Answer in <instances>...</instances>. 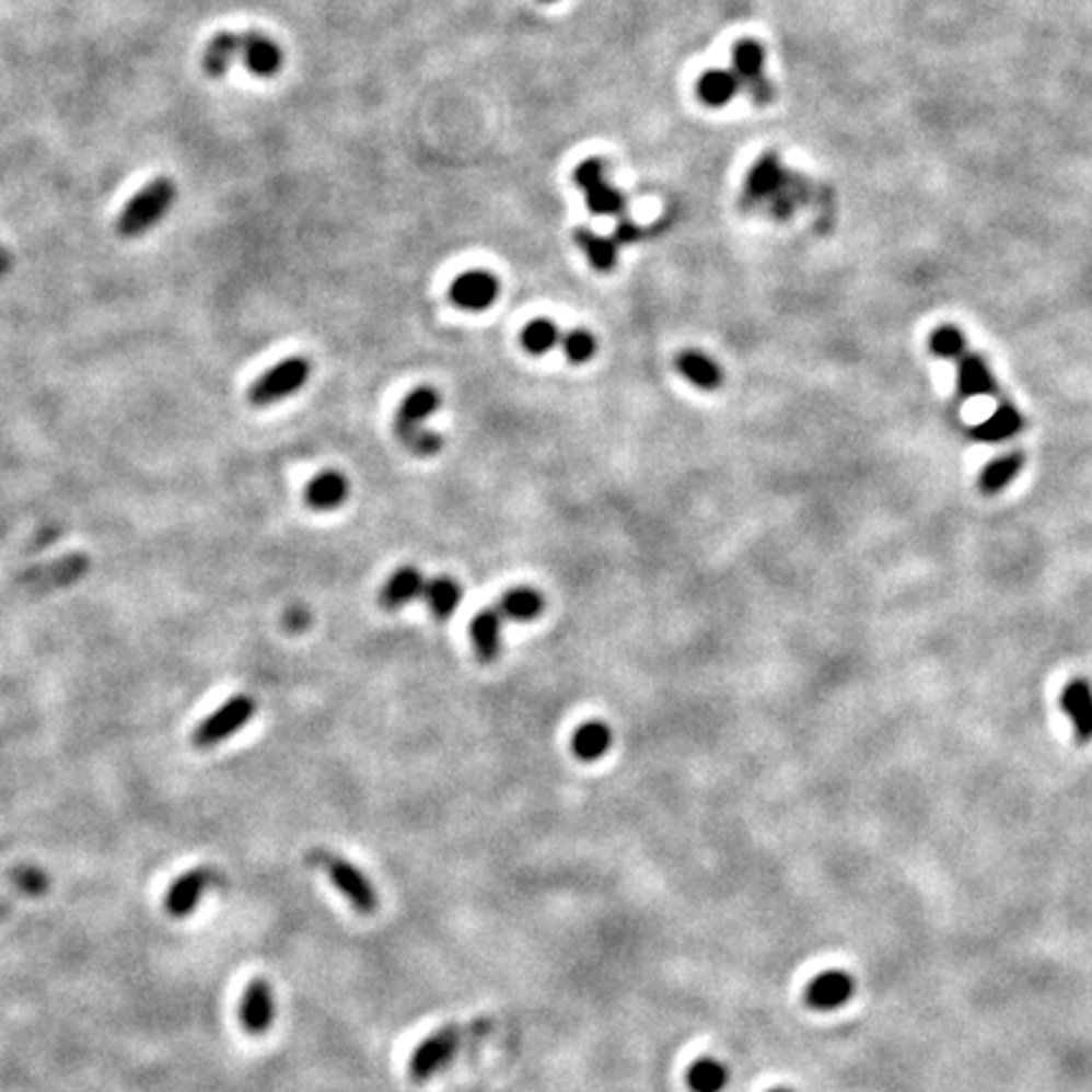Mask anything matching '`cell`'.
Here are the masks:
<instances>
[{"label": "cell", "mask_w": 1092, "mask_h": 1092, "mask_svg": "<svg viewBox=\"0 0 1092 1092\" xmlns=\"http://www.w3.org/2000/svg\"><path fill=\"white\" fill-rule=\"evenodd\" d=\"M235 61L243 63L256 77L268 79L281 71L283 51L274 38L258 34V31H243V34L223 31V34L210 38L206 51H202L200 67L210 79H220Z\"/></svg>", "instance_id": "6da1fadb"}, {"label": "cell", "mask_w": 1092, "mask_h": 1092, "mask_svg": "<svg viewBox=\"0 0 1092 1092\" xmlns=\"http://www.w3.org/2000/svg\"><path fill=\"white\" fill-rule=\"evenodd\" d=\"M491 1030H493L491 1020L440 1026L438 1032H433L428 1039H422L420 1045L415 1047V1053L410 1057V1078L415 1082L430 1080L435 1072L443 1070V1067L451 1062L463 1047H468L471 1042L486 1037Z\"/></svg>", "instance_id": "7a4b0ae2"}, {"label": "cell", "mask_w": 1092, "mask_h": 1092, "mask_svg": "<svg viewBox=\"0 0 1092 1092\" xmlns=\"http://www.w3.org/2000/svg\"><path fill=\"white\" fill-rule=\"evenodd\" d=\"M175 198H177L175 183L170 181V177H154L152 183H147L140 193H135L127 206L121 208L117 223H114V231H117L119 239L125 241L140 239V235L152 231V228L170 213Z\"/></svg>", "instance_id": "3957f363"}, {"label": "cell", "mask_w": 1092, "mask_h": 1092, "mask_svg": "<svg viewBox=\"0 0 1092 1092\" xmlns=\"http://www.w3.org/2000/svg\"><path fill=\"white\" fill-rule=\"evenodd\" d=\"M306 862L332 880V885L352 903V908L362 916H372L380 906L377 891H374L372 880L367 878L355 862H349L339 855H334L329 847H312L306 855Z\"/></svg>", "instance_id": "277c9868"}, {"label": "cell", "mask_w": 1092, "mask_h": 1092, "mask_svg": "<svg viewBox=\"0 0 1092 1092\" xmlns=\"http://www.w3.org/2000/svg\"><path fill=\"white\" fill-rule=\"evenodd\" d=\"M312 377V360L309 357L293 355L287 360L276 362L271 370H266L264 374H258L254 380V385L248 387L246 400L251 407H271L281 400H289L291 395H297L299 390H304V385Z\"/></svg>", "instance_id": "5b68a950"}, {"label": "cell", "mask_w": 1092, "mask_h": 1092, "mask_svg": "<svg viewBox=\"0 0 1092 1092\" xmlns=\"http://www.w3.org/2000/svg\"><path fill=\"white\" fill-rule=\"evenodd\" d=\"M256 708H258L256 698L246 696V693L228 698L225 704H220L213 713L206 716V719L193 729L190 744L195 748H200V752L220 746L223 741L233 739L235 733L248 727L251 719L256 716Z\"/></svg>", "instance_id": "8992f818"}, {"label": "cell", "mask_w": 1092, "mask_h": 1092, "mask_svg": "<svg viewBox=\"0 0 1092 1092\" xmlns=\"http://www.w3.org/2000/svg\"><path fill=\"white\" fill-rule=\"evenodd\" d=\"M89 572H92V557L84 551H73L67 554V557L46 561V565L28 567L26 572L15 577V586L23 592L48 594L56 590H67L71 584H79Z\"/></svg>", "instance_id": "52a82bcc"}, {"label": "cell", "mask_w": 1092, "mask_h": 1092, "mask_svg": "<svg viewBox=\"0 0 1092 1092\" xmlns=\"http://www.w3.org/2000/svg\"><path fill=\"white\" fill-rule=\"evenodd\" d=\"M574 183L584 193L586 208L592 210L594 216H625V195L607 183L605 175V162L600 158L584 160L580 167L574 170Z\"/></svg>", "instance_id": "ba28073f"}, {"label": "cell", "mask_w": 1092, "mask_h": 1092, "mask_svg": "<svg viewBox=\"0 0 1092 1092\" xmlns=\"http://www.w3.org/2000/svg\"><path fill=\"white\" fill-rule=\"evenodd\" d=\"M789 181H792V175L787 173L777 154L766 152L752 167V173L746 175L744 198L746 202H781L785 206L781 210L787 216L792 210L785 195L789 190Z\"/></svg>", "instance_id": "9c48e42d"}, {"label": "cell", "mask_w": 1092, "mask_h": 1092, "mask_svg": "<svg viewBox=\"0 0 1092 1092\" xmlns=\"http://www.w3.org/2000/svg\"><path fill=\"white\" fill-rule=\"evenodd\" d=\"M764 63H766V54L759 40L741 38L739 44L733 46V73H736L739 84L746 89V94L752 96L759 107L774 100V86L771 81L766 79Z\"/></svg>", "instance_id": "30bf717a"}, {"label": "cell", "mask_w": 1092, "mask_h": 1092, "mask_svg": "<svg viewBox=\"0 0 1092 1092\" xmlns=\"http://www.w3.org/2000/svg\"><path fill=\"white\" fill-rule=\"evenodd\" d=\"M218 880L213 868H193L190 873H185L170 885V891L165 895V913L170 918H187L193 916L198 903L202 901V895L210 891Z\"/></svg>", "instance_id": "8fae6325"}, {"label": "cell", "mask_w": 1092, "mask_h": 1092, "mask_svg": "<svg viewBox=\"0 0 1092 1092\" xmlns=\"http://www.w3.org/2000/svg\"><path fill=\"white\" fill-rule=\"evenodd\" d=\"M855 997V979L843 968H833L806 984L804 1001L806 1007L817 1009V1012H833V1009L845 1007Z\"/></svg>", "instance_id": "7c38bea8"}, {"label": "cell", "mask_w": 1092, "mask_h": 1092, "mask_svg": "<svg viewBox=\"0 0 1092 1092\" xmlns=\"http://www.w3.org/2000/svg\"><path fill=\"white\" fill-rule=\"evenodd\" d=\"M276 1017V1001H274V989L266 979H254L246 991H243L241 1007H239V1020L243 1024L251 1037H260V1034L268 1032V1026L274 1024Z\"/></svg>", "instance_id": "4fadbf2b"}, {"label": "cell", "mask_w": 1092, "mask_h": 1092, "mask_svg": "<svg viewBox=\"0 0 1092 1092\" xmlns=\"http://www.w3.org/2000/svg\"><path fill=\"white\" fill-rule=\"evenodd\" d=\"M499 279L488 271H466L451 283V301L466 312H486L499 299Z\"/></svg>", "instance_id": "5bb4252c"}, {"label": "cell", "mask_w": 1092, "mask_h": 1092, "mask_svg": "<svg viewBox=\"0 0 1092 1092\" xmlns=\"http://www.w3.org/2000/svg\"><path fill=\"white\" fill-rule=\"evenodd\" d=\"M1062 711L1072 721V731L1078 744H1090L1092 741V688L1088 681H1070L1062 690Z\"/></svg>", "instance_id": "9a60e30c"}, {"label": "cell", "mask_w": 1092, "mask_h": 1092, "mask_svg": "<svg viewBox=\"0 0 1092 1092\" xmlns=\"http://www.w3.org/2000/svg\"><path fill=\"white\" fill-rule=\"evenodd\" d=\"M438 407H440V395H438V390H433V387L422 385V387H415L413 393H407L403 397L400 407H397V415H395L397 438L413 433V430L426 428L428 418L438 410Z\"/></svg>", "instance_id": "2e32d148"}, {"label": "cell", "mask_w": 1092, "mask_h": 1092, "mask_svg": "<svg viewBox=\"0 0 1092 1092\" xmlns=\"http://www.w3.org/2000/svg\"><path fill=\"white\" fill-rule=\"evenodd\" d=\"M349 499V478L339 471H322L304 488V503L312 511H337Z\"/></svg>", "instance_id": "e0dca14e"}, {"label": "cell", "mask_w": 1092, "mask_h": 1092, "mask_svg": "<svg viewBox=\"0 0 1092 1092\" xmlns=\"http://www.w3.org/2000/svg\"><path fill=\"white\" fill-rule=\"evenodd\" d=\"M422 586H426V577H422L420 569L413 567V565H405V567L397 569V572L390 577L385 584H382L380 607L390 609V613L403 609L405 605H410L413 600L422 597Z\"/></svg>", "instance_id": "ac0fdd59"}, {"label": "cell", "mask_w": 1092, "mask_h": 1092, "mask_svg": "<svg viewBox=\"0 0 1092 1092\" xmlns=\"http://www.w3.org/2000/svg\"><path fill=\"white\" fill-rule=\"evenodd\" d=\"M675 370L681 372L683 380H688L693 387L706 390V393H713L723 385V372L719 362L713 357H708L700 349H683V352L675 357Z\"/></svg>", "instance_id": "d6986e66"}, {"label": "cell", "mask_w": 1092, "mask_h": 1092, "mask_svg": "<svg viewBox=\"0 0 1092 1092\" xmlns=\"http://www.w3.org/2000/svg\"><path fill=\"white\" fill-rule=\"evenodd\" d=\"M959 393L966 400L997 393V380L979 355L964 352L959 357Z\"/></svg>", "instance_id": "ffe728a7"}, {"label": "cell", "mask_w": 1092, "mask_h": 1092, "mask_svg": "<svg viewBox=\"0 0 1092 1092\" xmlns=\"http://www.w3.org/2000/svg\"><path fill=\"white\" fill-rule=\"evenodd\" d=\"M501 625L503 617L496 607L478 613L471 623V640H474L478 660H484V663H493L501 655Z\"/></svg>", "instance_id": "44dd1931"}, {"label": "cell", "mask_w": 1092, "mask_h": 1092, "mask_svg": "<svg viewBox=\"0 0 1092 1092\" xmlns=\"http://www.w3.org/2000/svg\"><path fill=\"white\" fill-rule=\"evenodd\" d=\"M461 597L463 586L453 577H433V580H426V586H422V602H426L428 613L440 619V623H445V619L455 615Z\"/></svg>", "instance_id": "7402d4cb"}, {"label": "cell", "mask_w": 1092, "mask_h": 1092, "mask_svg": "<svg viewBox=\"0 0 1092 1092\" xmlns=\"http://www.w3.org/2000/svg\"><path fill=\"white\" fill-rule=\"evenodd\" d=\"M496 609H499V615L503 619H513V623H532V619H536L544 613V597L534 590V586H513V590L501 594Z\"/></svg>", "instance_id": "603a6c76"}, {"label": "cell", "mask_w": 1092, "mask_h": 1092, "mask_svg": "<svg viewBox=\"0 0 1092 1092\" xmlns=\"http://www.w3.org/2000/svg\"><path fill=\"white\" fill-rule=\"evenodd\" d=\"M739 89H741V84H739L736 73L729 71V69H711V71L700 73L696 92H698V100L704 102L706 107L719 109V107H727L733 96L739 94Z\"/></svg>", "instance_id": "cb8c5ba5"}, {"label": "cell", "mask_w": 1092, "mask_h": 1092, "mask_svg": "<svg viewBox=\"0 0 1092 1092\" xmlns=\"http://www.w3.org/2000/svg\"><path fill=\"white\" fill-rule=\"evenodd\" d=\"M1024 428V418L1017 410L1014 405L1001 403L997 410L991 413V418H986L981 426H976L972 430V435L981 443H1001V440L1014 438Z\"/></svg>", "instance_id": "d4e9b609"}, {"label": "cell", "mask_w": 1092, "mask_h": 1092, "mask_svg": "<svg viewBox=\"0 0 1092 1092\" xmlns=\"http://www.w3.org/2000/svg\"><path fill=\"white\" fill-rule=\"evenodd\" d=\"M613 746V729L602 721H586L572 736V752L582 762H597Z\"/></svg>", "instance_id": "484cf974"}, {"label": "cell", "mask_w": 1092, "mask_h": 1092, "mask_svg": "<svg viewBox=\"0 0 1092 1092\" xmlns=\"http://www.w3.org/2000/svg\"><path fill=\"white\" fill-rule=\"evenodd\" d=\"M48 887V875L38 868H15L11 873V885L8 891H0V916L13 906L15 901L36 898L44 895Z\"/></svg>", "instance_id": "4316f807"}, {"label": "cell", "mask_w": 1092, "mask_h": 1092, "mask_svg": "<svg viewBox=\"0 0 1092 1092\" xmlns=\"http://www.w3.org/2000/svg\"><path fill=\"white\" fill-rule=\"evenodd\" d=\"M574 241H577V246L582 248V254L586 256V260H590V264L597 268V271L607 274L617 266L615 239H605V235H597L594 231H590V228H580V231L574 233Z\"/></svg>", "instance_id": "83f0119b"}, {"label": "cell", "mask_w": 1092, "mask_h": 1092, "mask_svg": "<svg viewBox=\"0 0 1092 1092\" xmlns=\"http://www.w3.org/2000/svg\"><path fill=\"white\" fill-rule=\"evenodd\" d=\"M729 1080L731 1074L727 1070V1065L713 1057H704L698 1059V1062H693L686 1074L690 1092H723V1088L729 1085Z\"/></svg>", "instance_id": "f1b7e54d"}, {"label": "cell", "mask_w": 1092, "mask_h": 1092, "mask_svg": "<svg viewBox=\"0 0 1092 1092\" xmlns=\"http://www.w3.org/2000/svg\"><path fill=\"white\" fill-rule=\"evenodd\" d=\"M1024 466V455L1022 453H1009L1001 455V458L991 461L989 466L984 468V474L979 478V486L986 496H994L1012 484V480L1020 476V471Z\"/></svg>", "instance_id": "f546056e"}, {"label": "cell", "mask_w": 1092, "mask_h": 1092, "mask_svg": "<svg viewBox=\"0 0 1092 1092\" xmlns=\"http://www.w3.org/2000/svg\"><path fill=\"white\" fill-rule=\"evenodd\" d=\"M559 341L561 334L557 329V324L551 320H544V316L532 320L524 327V332H521V347H524L532 357H542L546 352H551Z\"/></svg>", "instance_id": "4dcf8cb0"}, {"label": "cell", "mask_w": 1092, "mask_h": 1092, "mask_svg": "<svg viewBox=\"0 0 1092 1092\" xmlns=\"http://www.w3.org/2000/svg\"><path fill=\"white\" fill-rule=\"evenodd\" d=\"M561 352L572 364L590 362L594 355H597V337L586 329H572L567 334H561Z\"/></svg>", "instance_id": "1f68e13d"}, {"label": "cell", "mask_w": 1092, "mask_h": 1092, "mask_svg": "<svg viewBox=\"0 0 1092 1092\" xmlns=\"http://www.w3.org/2000/svg\"><path fill=\"white\" fill-rule=\"evenodd\" d=\"M928 347L941 360H959L966 352V339L956 327H939L928 339Z\"/></svg>", "instance_id": "d6a6232c"}, {"label": "cell", "mask_w": 1092, "mask_h": 1092, "mask_svg": "<svg viewBox=\"0 0 1092 1092\" xmlns=\"http://www.w3.org/2000/svg\"><path fill=\"white\" fill-rule=\"evenodd\" d=\"M400 443L405 451H410L413 455H435L440 451V445H443V440H440V435L433 433V430L420 428L407 435H400Z\"/></svg>", "instance_id": "836d02e7"}, {"label": "cell", "mask_w": 1092, "mask_h": 1092, "mask_svg": "<svg viewBox=\"0 0 1092 1092\" xmlns=\"http://www.w3.org/2000/svg\"><path fill=\"white\" fill-rule=\"evenodd\" d=\"M640 225L635 223V220H630L627 216H619L617 220V228H615V243L617 246H632V243H638L640 241Z\"/></svg>", "instance_id": "e575fe53"}, {"label": "cell", "mask_w": 1092, "mask_h": 1092, "mask_svg": "<svg viewBox=\"0 0 1092 1092\" xmlns=\"http://www.w3.org/2000/svg\"><path fill=\"white\" fill-rule=\"evenodd\" d=\"M11 268H13V256L8 254V248L0 243V279H5V276L11 274Z\"/></svg>", "instance_id": "d590c367"}, {"label": "cell", "mask_w": 1092, "mask_h": 1092, "mask_svg": "<svg viewBox=\"0 0 1092 1092\" xmlns=\"http://www.w3.org/2000/svg\"><path fill=\"white\" fill-rule=\"evenodd\" d=\"M769 1092H792V1090H787V1088H774V1090H769Z\"/></svg>", "instance_id": "8d00e7d4"}, {"label": "cell", "mask_w": 1092, "mask_h": 1092, "mask_svg": "<svg viewBox=\"0 0 1092 1092\" xmlns=\"http://www.w3.org/2000/svg\"><path fill=\"white\" fill-rule=\"evenodd\" d=\"M544 3H554V0H544Z\"/></svg>", "instance_id": "74e56055"}]
</instances>
